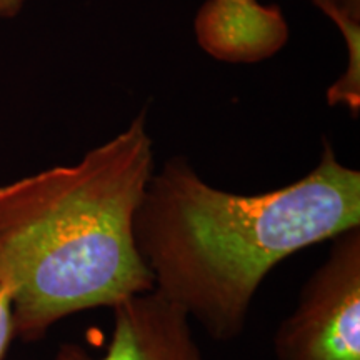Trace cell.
<instances>
[{
	"label": "cell",
	"instance_id": "cell-1",
	"mask_svg": "<svg viewBox=\"0 0 360 360\" xmlns=\"http://www.w3.org/2000/svg\"><path fill=\"white\" fill-rule=\"evenodd\" d=\"M354 227L360 172L326 141L307 175L255 195L210 186L186 157H170L148 180L134 237L154 289L214 340L231 342L278 264Z\"/></svg>",
	"mask_w": 360,
	"mask_h": 360
},
{
	"label": "cell",
	"instance_id": "cell-2",
	"mask_svg": "<svg viewBox=\"0 0 360 360\" xmlns=\"http://www.w3.org/2000/svg\"><path fill=\"white\" fill-rule=\"evenodd\" d=\"M154 172L142 110L75 164L0 187V283L17 339L40 340L69 315L154 289L134 237Z\"/></svg>",
	"mask_w": 360,
	"mask_h": 360
},
{
	"label": "cell",
	"instance_id": "cell-3",
	"mask_svg": "<svg viewBox=\"0 0 360 360\" xmlns=\"http://www.w3.org/2000/svg\"><path fill=\"white\" fill-rule=\"evenodd\" d=\"M328 242L274 334L276 360H360V227Z\"/></svg>",
	"mask_w": 360,
	"mask_h": 360
},
{
	"label": "cell",
	"instance_id": "cell-4",
	"mask_svg": "<svg viewBox=\"0 0 360 360\" xmlns=\"http://www.w3.org/2000/svg\"><path fill=\"white\" fill-rule=\"evenodd\" d=\"M114 328L105 352L94 357L82 345H58L53 360H207L191 319L155 289L112 307Z\"/></svg>",
	"mask_w": 360,
	"mask_h": 360
},
{
	"label": "cell",
	"instance_id": "cell-5",
	"mask_svg": "<svg viewBox=\"0 0 360 360\" xmlns=\"http://www.w3.org/2000/svg\"><path fill=\"white\" fill-rule=\"evenodd\" d=\"M193 32L205 53L227 64H257L289 42V25L278 6L259 0H205Z\"/></svg>",
	"mask_w": 360,
	"mask_h": 360
},
{
	"label": "cell",
	"instance_id": "cell-6",
	"mask_svg": "<svg viewBox=\"0 0 360 360\" xmlns=\"http://www.w3.org/2000/svg\"><path fill=\"white\" fill-rule=\"evenodd\" d=\"M321 11L334 20L344 35L347 49V69L327 90L330 107L345 105L354 119L360 110V0H312Z\"/></svg>",
	"mask_w": 360,
	"mask_h": 360
},
{
	"label": "cell",
	"instance_id": "cell-7",
	"mask_svg": "<svg viewBox=\"0 0 360 360\" xmlns=\"http://www.w3.org/2000/svg\"><path fill=\"white\" fill-rule=\"evenodd\" d=\"M12 339H15V335H13L11 297L6 287L0 283V360L6 359Z\"/></svg>",
	"mask_w": 360,
	"mask_h": 360
},
{
	"label": "cell",
	"instance_id": "cell-8",
	"mask_svg": "<svg viewBox=\"0 0 360 360\" xmlns=\"http://www.w3.org/2000/svg\"><path fill=\"white\" fill-rule=\"evenodd\" d=\"M25 0H0V17L2 19H12L17 17L24 8Z\"/></svg>",
	"mask_w": 360,
	"mask_h": 360
}]
</instances>
